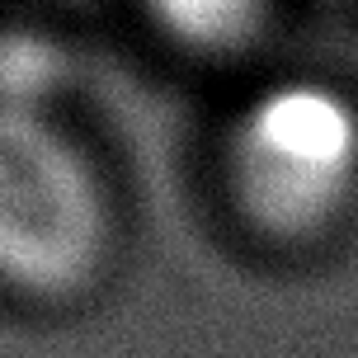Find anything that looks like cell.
<instances>
[{
	"label": "cell",
	"instance_id": "6da1fadb",
	"mask_svg": "<svg viewBox=\"0 0 358 358\" xmlns=\"http://www.w3.org/2000/svg\"><path fill=\"white\" fill-rule=\"evenodd\" d=\"M222 194L236 227L268 250H311L358 213V99L287 76L250 94L222 142Z\"/></svg>",
	"mask_w": 358,
	"mask_h": 358
},
{
	"label": "cell",
	"instance_id": "7a4b0ae2",
	"mask_svg": "<svg viewBox=\"0 0 358 358\" xmlns=\"http://www.w3.org/2000/svg\"><path fill=\"white\" fill-rule=\"evenodd\" d=\"M113 194L80 137L43 104H0V292L71 306L113 259Z\"/></svg>",
	"mask_w": 358,
	"mask_h": 358
},
{
	"label": "cell",
	"instance_id": "3957f363",
	"mask_svg": "<svg viewBox=\"0 0 358 358\" xmlns=\"http://www.w3.org/2000/svg\"><path fill=\"white\" fill-rule=\"evenodd\" d=\"M278 0H137L156 34L189 57L227 62L268 34Z\"/></svg>",
	"mask_w": 358,
	"mask_h": 358
}]
</instances>
